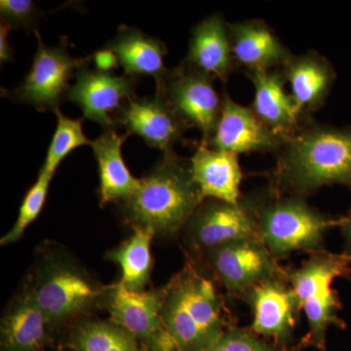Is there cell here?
<instances>
[{"label":"cell","mask_w":351,"mask_h":351,"mask_svg":"<svg viewBox=\"0 0 351 351\" xmlns=\"http://www.w3.org/2000/svg\"><path fill=\"white\" fill-rule=\"evenodd\" d=\"M276 156L265 176L274 193L307 197L334 184L351 191V126L306 120Z\"/></svg>","instance_id":"obj_1"},{"label":"cell","mask_w":351,"mask_h":351,"mask_svg":"<svg viewBox=\"0 0 351 351\" xmlns=\"http://www.w3.org/2000/svg\"><path fill=\"white\" fill-rule=\"evenodd\" d=\"M219 287L209 270L189 262L163 288L161 318L178 350H209L237 325Z\"/></svg>","instance_id":"obj_2"},{"label":"cell","mask_w":351,"mask_h":351,"mask_svg":"<svg viewBox=\"0 0 351 351\" xmlns=\"http://www.w3.org/2000/svg\"><path fill=\"white\" fill-rule=\"evenodd\" d=\"M203 200L189 159L171 152L141 179L137 193L123 202L124 213L133 228L171 237L184 230Z\"/></svg>","instance_id":"obj_3"},{"label":"cell","mask_w":351,"mask_h":351,"mask_svg":"<svg viewBox=\"0 0 351 351\" xmlns=\"http://www.w3.org/2000/svg\"><path fill=\"white\" fill-rule=\"evenodd\" d=\"M256 196L258 239L278 262L295 253L327 250L328 232L343 223V216L323 213L302 196L281 195L269 188Z\"/></svg>","instance_id":"obj_4"},{"label":"cell","mask_w":351,"mask_h":351,"mask_svg":"<svg viewBox=\"0 0 351 351\" xmlns=\"http://www.w3.org/2000/svg\"><path fill=\"white\" fill-rule=\"evenodd\" d=\"M350 277V258L328 250L311 254L299 267L287 269L289 282L307 322L306 335L297 345L300 350L326 351L329 328L346 329V323L339 317L343 304L332 285L338 278Z\"/></svg>","instance_id":"obj_5"},{"label":"cell","mask_w":351,"mask_h":351,"mask_svg":"<svg viewBox=\"0 0 351 351\" xmlns=\"http://www.w3.org/2000/svg\"><path fill=\"white\" fill-rule=\"evenodd\" d=\"M38 49L34 62L24 80L12 90H3L7 98L17 103L32 106L40 112H56L64 101L76 71L93 61V54L83 58H73L68 51V38H62L57 46L46 45L38 29Z\"/></svg>","instance_id":"obj_6"},{"label":"cell","mask_w":351,"mask_h":351,"mask_svg":"<svg viewBox=\"0 0 351 351\" xmlns=\"http://www.w3.org/2000/svg\"><path fill=\"white\" fill-rule=\"evenodd\" d=\"M256 193L242 195L237 203L206 198L184 226V243L202 257L225 245L258 239Z\"/></svg>","instance_id":"obj_7"},{"label":"cell","mask_w":351,"mask_h":351,"mask_svg":"<svg viewBox=\"0 0 351 351\" xmlns=\"http://www.w3.org/2000/svg\"><path fill=\"white\" fill-rule=\"evenodd\" d=\"M27 293L45 314L51 327L84 313L101 295L86 274L64 258L41 263L34 287Z\"/></svg>","instance_id":"obj_8"},{"label":"cell","mask_w":351,"mask_h":351,"mask_svg":"<svg viewBox=\"0 0 351 351\" xmlns=\"http://www.w3.org/2000/svg\"><path fill=\"white\" fill-rule=\"evenodd\" d=\"M201 258L225 290L226 297L240 301L258 284L284 276L287 269L272 257L260 239L225 245Z\"/></svg>","instance_id":"obj_9"},{"label":"cell","mask_w":351,"mask_h":351,"mask_svg":"<svg viewBox=\"0 0 351 351\" xmlns=\"http://www.w3.org/2000/svg\"><path fill=\"white\" fill-rule=\"evenodd\" d=\"M214 80L182 61L156 87V93L162 95L179 119L189 128L201 132L204 144L213 137L223 110V96L217 92Z\"/></svg>","instance_id":"obj_10"},{"label":"cell","mask_w":351,"mask_h":351,"mask_svg":"<svg viewBox=\"0 0 351 351\" xmlns=\"http://www.w3.org/2000/svg\"><path fill=\"white\" fill-rule=\"evenodd\" d=\"M242 302L251 309L252 323L248 328L252 332L276 345L290 348L302 311L289 282L287 269L284 276L258 284Z\"/></svg>","instance_id":"obj_11"},{"label":"cell","mask_w":351,"mask_h":351,"mask_svg":"<svg viewBox=\"0 0 351 351\" xmlns=\"http://www.w3.org/2000/svg\"><path fill=\"white\" fill-rule=\"evenodd\" d=\"M163 295V289L133 292L117 284L108 295L110 321L143 339L151 351H179L161 318Z\"/></svg>","instance_id":"obj_12"},{"label":"cell","mask_w":351,"mask_h":351,"mask_svg":"<svg viewBox=\"0 0 351 351\" xmlns=\"http://www.w3.org/2000/svg\"><path fill=\"white\" fill-rule=\"evenodd\" d=\"M88 66L77 69L75 83L69 86L64 101L76 104L82 108L83 119L96 122L104 130L115 129V114L125 101L136 97L138 78Z\"/></svg>","instance_id":"obj_13"},{"label":"cell","mask_w":351,"mask_h":351,"mask_svg":"<svg viewBox=\"0 0 351 351\" xmlns=\"http://www.w3.org/2000/svg\"><path fill=\"white\" fill-rule=\"evenodd\" d=\"M117 127L122 126L127 136L137 135L152 149L163 154L175 152L174 145L184 141L189 127L176 114L162 95L138 98L124 103L115 114Z\"/></svg>","instance_id":"obj_14"},{"label":"cell","mask_w":351,"mask_h":351,"mask_svg":"<svg viewBox=\"0 0 351 351\" xmlns=\"http://www.w3.org/2000/svg\"><path fill=\"white\" fill-rule=\"evenodd\" d=\"M285 140L263 124L250 107L237 104L223 91L221 117L213 137L206 145L217 151L237 156L251 152H269L276 156Z\"/></svg>","instance_id":"obj_15"},{"label":"cell","mask_w":351,"mask_h":351,"mask_svg":"<svg viewBox=\"0 0 351 351\" xmlns=\"http://www.w3.org/2000/svg\"><path fill=\"white\" fill-rule=\"evenodd\" d=\"M280 71L302 120L313 119V113L326 103L336 82L337 73L331 62L317 51L308 50L292 55Z\"/></svg>","instance_id":"obj_16"},{"label":"cell","mask_w":351,"mask_h":351,"mask_svg":"<svg viewBox=\"0 0 351 351\" xmlns=\"http://www.w3.org/2000/svg\"><path fill=\"white\" fill-rule=\"evenodd\" d=\"M230 34L233 59L242 73L281 69L293 55L263 20L232 23Z\"/></svg>","instance_id":"obj_17"},{"label":"cell","mask_w":351,"mask_h":351,"mask_svg":"<svg viewBox=\"0 0 351 351\" xmlns=\"http://www.w3.org/2000/svg\"><path fill=\"white\" fill-rule=\"evenodd\" d=\"M182 61L221 83L237 71L230 43V23L213 14L191 29L189 52Z\"/></svg>","instance_id":"obj_18"},{"label":"cell","mask_w":351,"mask_h":351,"mask_svg":"<svg viewBox=\"0 0 351 351\" xmlns=\"http://www.w3.org/2000/svg\"><path fill=\"white\" fill-rule=\"evenodd\" d=\"M255 88L250 108L270 130L286 138L294 134L304 120L299 114L280 69L274 71H245Z\"/></svg>","instance_id":"obj_19"},{"label":"cell","mask_w":351,"mask_h":351,"mask_svg":"<svg viewBox=\"0 0 351 351\" xmlns=\"http://www.w3.org/2000/svg\"><path fill=\"white\" fill-rule=\"evenodd\" d=\"M193 180L203 199L212 198L237 203L242 197L243 171L239 156L219 152L200 142L189 158Z\"/></svg>","instance_id":"obj_20"},{"label":"cell","mask_w":351,"mask_h":351,"mask_svg":"<svg viewBox=\"0 0 351 351\" xmlns=\"http://www.w3.org/2000/svg\"><path fill=\"white\" fill-rule=\"evenodd\" d=\"M105 47L117 55L125 75L134 78L151 76L158 87L169 73L163 61L168 54L165 43L138 27L120 25L115 38L106 44Z\"/></svg>","instance_id":"obj_21"},{"label":"cell","mask_w":351,"mask_h":351,"mask_svg":"<svg viewBox=\"0 0 351 351\" xmlns=\"http://www.w3.org/2000/svg\"><path fill=\"white\" fill-rule=\"evenodd\" d=\"M128 136L120 135L115 129L104 130L100 137L92 143L95 158L98 163L99 196L101 205L113 201H126L132 197L138 188L141 179L134 177L127 167L122 145Z\"/></svg>","instance_id":"obj_22"},{"label":"cell","mask_w":351,"mask_h":351,"mask_svg":"<svg viewBox=\"0 0 351 351\" xmlns=\"http://www.w3.org/2000/svg\"><path fill=\"white\" fill-rule=\"evenodd\" d=\"M49 320L29 293L14 302L1 322L2 351H38L48 338Z\"/></svg>","instance_id":"obj_23"},{"label":"cell","mask_w":351,"mask_h":351,"mask_svg":"<svg viewBox=\"0 0 351 351\" xmlns=\"http://www.w3.org/2000/svg\"><path fill=\"white\" fill-rule=\"evenodd\" d=\"M154 230L134 226L132 237L117 249L108 254V260L117 263L121 269V283L133 292H143L149 283L152 267L151 244Z\"/></svg>","instance_id":"obj_24"},{"label":"cell","mask_w":351,"mask_h":351,"mask_svg":"<svg viewBox=\"0 0 351 351\" xmlns=\"http://www.w3.org/2000/svg\"><path fill=\"white\" fill-rule=\"evenodd\" d=\"M137 338L124 328L110 322H86L73 332L75 351H140Z\"/></svg>","instance_id":"obj_25"},{"label":"cell","mask_w":351,"mask_h":351,"mask_svg":"<svg viewBox=\"0 0 351 351\" xmlns=\"http://www.w3.org/2000/svg\"><path fill=\"white\" fill-rule=\"evenodd\" d=\"M57 115V127L51 141L40 171L54 176L62 161L75 151L84 145L91 147L93 141L89 140L83 131L84 119H73L63 114L61 110L55 112Z\"/></svg>","instance_id":"obj_26"},{"label":"cell","mask_w":351,"mask_h":351,"mask_svg":"<svg viewBox=\"0 0 351 351\" xmlns=\"http://www.w3.org/2000/svg\"><path fill=\"white\" fill-rule=\"evenodd\" d=\"M53 175L40 171L36 182L34 186L27 191L22 204H21L19 215L15 225L1 239V245L14 243L22 239L25 230L32 221L38 218L45 203L48 189Z\"/></svg>","instance_id":"obj_27"},{"label":"cell","mask_w":351,"mask_h":351,"mask_svg":"<svg viewBox=\"0 0 351 351\" xmlns=\"http://www.w3.org/2000/svg\"><path fill=\"white\" fill-rule=\"evenodd\" d=\"M207 351H301L297 346L284 348L257 336L249 328L230 327Z\"/></svg>","instance_id":"obj_28"},{"label":"cell","mask_w":351,"mask_h":351,"mask_svg":"<svg viewBox=\"0 0 351 351\" xmlns=\"http://www.w3.org/2000/svg\"><path fill=\"white\" fill-rule=\"evenodd\" d=\"M0 16L13 29L36 31V22L43 16L36 2L32 0H1Z\"/></svg>","instance_id":"obj_29"},{"label":"cell","mask_w":351,"mask_h":351,"mask_svg":"<svg viewBox=\"0 0 351 351\" xmlns=\"http://www.w3.org/2000/svg\"><path fill=\"white\" fill-rule=\"evenodd\" d=\"M93 62L96 69L100 71L110 73L113 69L119 66V59L112 50L104 47L103 49L96 51L93 54Z\"/></svg>","instance_id":"obj_30"},{"label":"cell","mask_w":351,"mask_h":351,"mask_svg":"<svg viewBox=\"0 0 351 351\" xmlns=\"http://www.w3.org/2000/svg\"><path fill=\"white\" fill-rule=\"evenodd\" d=\"M12 31V27L1 21L0 24V62L1 64L12 62L13 49L12 46L8 43V34Z\"/></svg>","instance_id":"obj_31"},{"label":"cell","mask_w":351,"mask_h":351,"mask_svg":"<svg viewBox=\"0 0 351 351\" xmlns=\"http://www.w3.org/2000/svg\"><path fill=\"white\" fill-rule=\"evenodd\" d=\"M339 228L343 239V254L351 260V209L348 215L343 216V223Z\"/></svg>","instance_id":"obj_32"}]
</instances>
